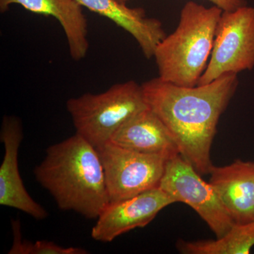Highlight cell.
Instances as JSON below:
<instances>
[{
    "label": "cell",
    "mask_w": 254,
    "mask_h": 254,
    "mask_svg": "<svg viewBox=\"0 0 254 254\" xmlns=\"http://www.w3.org/2000/svg\"><path fill=\"white\" fill-rule=\"evenodd\" d=\"M237 73L193 87L157 77L142 84L147 105L165 124L180 154L201 175L213 166L210 150L217 125L238 87Z\"/></svg>",
    "instance_id": "obj_1"
},
{
    "label": "cell",
    "mask_w": 254,
    "mask_h": 254,
    "mask_svg": "<svg viewBox=\"0 0 254 254\" xmlns=\"http://www.w3.org/2000/svg\"><path fill=\"white\" fill-rule=\"evenodd\" d=\"M34 175L61 210L92 220L109 205L98 150L78 133L50 145Z\"/></svg>",
    "instance_id": "obj_2"
},
{
    "label": "cell",
    "mask_w": 254,
    "mask_h": 254,
    "mask_svg": "<svg viewBox=\"0 0 254 254\" xmlns=\"http://www.w3.org/2000/svg\"><path fill=\"white\" fill-rule=\"evenodd\" d=\"M222 10L194 1L183 6L175 31L157 46L153 58L160 79L177 86L198 85L211 55Z\"/></svg>",
    "instance_id": "obj_3"
},
{
    "label": "cell",
    "mask_w": 254,
    "mask_h": 254,
    "mask_svg": "<svg viewBox=\"0 0 254 254\" xmlns=\"http://www.w3.org/2000/svg\"><path fill=\"white\" fill-rule=\"evenodd\" d=\"M66 107L76 133L97 148L109 142L117 130L148 105L142 85L131 80L98 94L69 98Z\"/></svg>",
    "instance_id": "obj_4"
},
{
    "label": "cell",
    "mask_w": 254,
    "mask_h": 254,
    "mask_svg": "<svg viewBox=\"0 0 254 254\" xmlns=\"http://www.w3.org/2000/svg\"><path fill=\"white\" fill-rule=\"evenodd\" d=\"M110 203L120 201L159 188L168 160L108 142L97 147Z\"/></svg>",
    "instance_id": "obj_5"
},
{
    "label": "cell",
    "mask_w": 254,
    "mask_h": 254,
    "mask_svg": "<svg viewBox=\"0 0 254 254\" xmlns=\"http://www.w3.org/2000/svg\"><path fill=\"white\" fill-rule=\"evenodd\" d=\"M254 67V8L245 6L222 11L213 50L198 85L208 84L227 73Z\"/></svg>",
    "instance_id": "obj_6"
},
{
    "label": "cell",
    "mask_w": 254,
    "mask_h": 254,
    "mask_svg": "<svg viewBox=\"0 0 254 254\" xmlns=\"http://www.w3.org/2000/svg\"><path fill=\"white\" fill-rule=\"evenodd\" d=\"M181 155L168 160L159 189L170 195L175 203L190 205L199 215L216 238L225 235L234 222L220 197L210 182Z\"/></svg>",
    "instance_id": "obj_7"
},
{
    "label": "cell",
    "mask_w": 254,
    "mask_h": 254,
    "mask_svg": "<svg viewBox=\"0 0 254 254\" xmlns=\"http://www.w3.org/2000/svg\"><path fill=\"white\" fill-rule=\"evenodd\" d=\"M174 203L175 200L159 188L110 203L97 219L91 237L105 243L113 242L123 234L146 226L163 209Z\"/></svg>",
    "instance_id": "obj_8"
},
{
    "label": "cell",
    "mask_w": 254,
    "mask_h": 254,
    "mask_svg": "<svg viewBox=\"0 0 254 254\" xmlns=\"http://www.w3.org/2000/svg\"><path fill=\"white\" fill-rule=\"evenodd\" d=\"M23 137L21 120L5 115L0 140L4 155L0 165V205L20 210L36 220L48 218V211L28 193L18 170V151Z\"/></svg>",
    "instance_id": "obj_9"
},
{
    "label": "cell",
    "mask_w": 254,
    "mask_h": 254,
    "mask_svg": "<svg viewBox=\"0 0 254 254\" xmlns=\"http://www.w3.org/2000/svg\"><path fill=\"white\" fill-rule=\"evenodd\" d=\"M210 183L234 222L254 221V162L236 160L212 167Z\"/></svg>",
    "instance_id": "obj_10"
},
{
    "label": "cell",
    "mask_w": 254,
    "mask_h": 254,
    "mask_svg": "<svg viewBox=\"0 0 254 254\" xmlns=\"http://www.w3.org/2000/svg\"><path fill=\"white\" fill-rule=\"evenodd\" d=\"M110 142L127 149L159 155L167 160L180 155L168 128L148 107L124 124L115 132Z\"/></svg>",
    "instance_id": "obj_11"
},
{
    "label": "cell",
    "mask_w": 254,
    "mask_h": 254,
    "mask_svg": "<svg viewBox=\"0 0 254 254\" xmlns=\"http://www.w3.org/2000/svg\"><path fill=\"white\" fill-rule=\"evenodd\" d=\"M14 4L35 14L56 18L64 31L71 58L79 61L86 58L89 49L88 23L77 0H0V11L6 12Z\"/></svg>",
    "instance_id": "obj_12"
},
{
    "label": "cell",
    "mask_w": 254,
    "mask_h": 254,
    "mask_svg": "<svg viewBox=\"0 0 254 254\" xmlns=\"http://www.w3.org/2000/svg\"><path fill=\"white\" fill-rule=\"evenodd\" d=\"M90 11L108 18L136 40L147 59L153 58L157 46L166 37L158 19L147 16L142 8H130L118 0H77Z\"/></svg>",
    "instance_id": "obj_13"
},
{
    "label": "cell",
    "mask_w": 254,
    "mask_h": 254,
    "mask_svg": "<svg viewBox=\"0 0 254 254\" xmlns=\"http://www.w3.org/2000/svg\"><path fill=\"white\" fill-rule=\"evenodd\" d=\"M254 247V221L235 223L230 230L215 240L186 242L179 240V252L185 254H249Z\"/></svg>",
    "instance_id": "obj_14"
},
{
    "label": "cell",
    "mask_w": 254,
    "mask_h": 254,
    "mask_svg": "<svg viewBox=\"0 0 254 254\" xmlns=\"http://www.w3.org/2000/svg\"><path fill=\"white\" fill-rule=\"evenodd\" d=\"M12 246L9 254H87L88 251L78 247H64L49 241H36L34 243L23 240L21 236V227L18 220L12 222Z\"/></svg>",
    "instance_id": "obj_15"
},
{
    "label": "cell",
    "mask_w": 254,
    "mask_h": 254,
    "mask_svg": "<svg viewBox=\"0 0 254 254\" xmlns=\"http://www.w3.org/2000/svg\"><path fill=\"white\" fill-rule=\"evenodd\" d=\"M213 3L215 6L220 8L222 11H232L247 6L246 0H208Z\"/></svg>",
    "instance_id": "obj_16"
},
{
    "label": "cell",
    "mask_w": 254,
    "mask_h": 254,
    "mask_svg": "<svg viewBox=\"0 0 254 254\" xmlns=\"http://www.w3.org/2000/svg\"><path fill=\"white\" fill-rule=\"evenodd\" d=\"M118 1H120V2L125 3V4H126L127 1H131V0H118Z\"/></svg>",
    "instance_id": "obj_17"
}]
</instances>
